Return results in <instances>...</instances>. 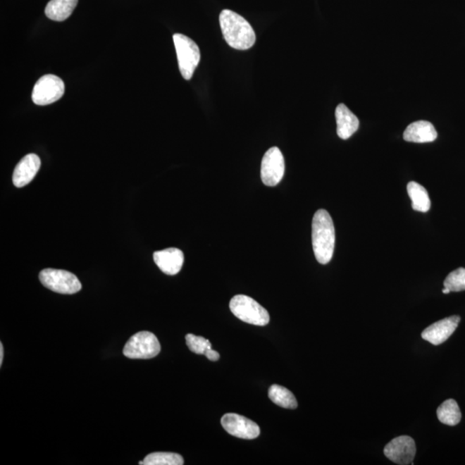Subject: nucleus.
Masks as SVG:
<instances>
[{
    "label": "nucleus",
    "instance_id": "1",
    "mask_svg": "<svg viewBox=\"0 0 465 465\" xmlns=\"http://www.w3.org/2000/svg\"><path fill=\"white\" fill-rule=\"evenodd\" d=\"M312 245L316 261L326 265L331 261L335 246V230L333 219L325 209H319L313 217Z\"/></svg>",
    "mask_w": 465,
    "mask_h": 465
},
{
    "label": "nucleus",
    "instance_id": "2",
    "mask_svg": "<svg viewBox=\"0 0 465 465\" xmlns=\"http://www.w3.org/2000/svg\"><path fill=\"white\" fill-rule=\"evenodd\" d=\"M225 41L232 49H249L255 44L253 27L242 16L230 10H223L219 18Z\"/></svg>",
    "mask_w": 465,
    "mask_h": 465
},
{
    "label": "nucleus",
    "instance_id": "3",
    "mask_svg": "<svg viewBox=\"0 0 465 465\" xmlns=\"http://www.w3.org/2000/svg\"><path fill=\"white\" fill-rule=\"evenodd\" d=\"M230 308L231 312L244 323L255 326H266L269 323L268 311L258 302L245 294H237L232 297Z\"/></svg>",
    "mask_w": 465,
    "mask_h": 465
},
{
    "label": "nucleus",
    "instance_id": "4",
    "mask_svg": "<svg viewBox=\"0 0 465 465\" xmlns=\"http://www.w3.org/2000/svg\"><path fill=\"white\" fill-rule=\"evenodd\" d=\"M174 45H175L178 68L181 75L186 80H190L193 76L200 61V49L192 39L183 34L173 35Z\"/></svg>",
    "mask_w": 465,
    "mask_h": 465
},
{
    "label": "nucleus",
    "instance_id": "5",
    "mask_svg": "<svg viewBox=\"0 0 465 465\" xmlns=\"http://www.w3.org/2000/svg\"><path fill=\"white\" fill-rule=\"evenodd\" d=\"M161 352V344L153 333L142 331L135 333L123 348V354L131 359H149Z\"/></svg>",
    "mask_w": 465,
    "mask_h": 465
},
{
    "label": "nucleus",
    "instance_id": "6",
    "mask_svg": "<svg viewBox=\"0 0 465 465\" xmlns=\"http://www.w3.org/2000/svg\"><path fill=\"white\" fill-rule=\"evenodd\" d=\"M39 279L46 289L56 293L72 294L79 292L82 288L75 275L68 271L44 269L39 274Z\"/></svg>",
    "mask_w": 465,
    "mask_h": 465
},
{
    "label": "nucleus",
    "instance_id": "7",
    "mask_svg": "<svg viewBox=\"0 0 465 465\" xmlns=\"http://www.w3.org/2000/svg\"><path fill=\"white\" fill-rule=\"evenodd\" d=\"M65 84L61 78L53 75L42 76L35 85L32 100L37 106H49L64 95Z\"/></svg>",
    "mask_w": 465,
    "mask_h": 465
},
{
    "label": "nucleus",
    "instance_id": "8",
    "mask_svg": "<svg viewBox=\"0 0 465 465\" xmlns=\"http://www.w3.org/2000/svg\"><path fill=\"white\" fill-rule=\"evenodd\" d=\"M285 163L280 149L271 147L261 162V180L266 186H276L285 175Z\"/></svg>",
    "mask_w": 465,
    "mask_h": 465
},
{
    "label": "nucleus",
    "instance_id": "9",
    "mask_svg": "<svg viewBox=\"0 0 465 465\" xmlns=\"http://www.w3.org/2000/svg\"><path fill=\"white\" fill-rule=\"evenodd\" d=\"M383 452L388 459L395 464H410L416 457V442L409 436H399L386 445Z\"/></svg>",
    "mask_w": 465,
    "mask_h": 465
},
{
    "label": "nucleus",
    "instance_id": "10",
    "mask_svg": "<svg viewBox=\"0 0 465 465\" xmlns=\"http://www.w3.org/2000/svg\"><path fill=\"white\" fill-rule=\"evenodd\" d=\"M225 431L243 440H254L259 436L261 429L253 421L236 414H226L222 418Z\"/></svg>",
    "mask_w": 465,
    "mask_h": 465
},
{
    "label": "nucleus",
    "instance_id": "11",
    "mask_svg": "<svg viewBox=\"0 0 465 465\" xmlns=\"http://www.w3.org/2000/svg\"><path fill=\"white\" fill-rule=\"evenodd\" d=\"M460 320L459 316H452L437 321L422 332V339L428 341L434 346L444 343L455 332Z\"/></svg>",
    "mask_w": 465,
    "mask_h": 465
},
{
    "label": "nucleus",
    "instance_id": "12",
    "mask_svg": "<svg viewBox=\"0 0 465 465\" xmlns=\"http://www.w3.org/2000/svg\"><path fill=\"white\" fill-rule=\"evenodd\" d=\"M40 166L41 160L37 154H30L23 157L14 170L13 181L16 187L21 188L30 183Z\"/></svg>",
    "mask_w": 465,
    "mask_h": 465
},
{
    "label": "nucleus",
    "instance_id": "13",
    "mask_svg": "<svg viewBox=\"0 0 465 465\" xmlns=\"http://www.w3.org/2000/svg\"><path fill=\"white\" fill-rule=\"evenodd\" d=\"M184 254L180 249L175 247L157 251L154 254V261L166 275H176L180 273L184 265Z\"/></svg>",
    "mask_w": 465,
    "mask_h": 465
},
{
    "label": "nucleus",
    "instance_id": "14",
    "mask_svg": "<svg viewBox=\"0 0 465 465\" xmlns=\"http://www.w3.org/2000/svg\"><path fill=\"white\" fill-rule=\"evenodd\" d=\"M335 118L337 135L340 138L347 140L359 130L358 118L344 104H340L336 107Z\"/></svg>",
    "mask_w": 465,
    "mask_h": 465
},
{
    "label": "nucleus",
    "instance_id": "15",
    "mask_svg": "<svg viewBox=\"0 0 465 465\" xmlns=\"http://www.w3.org/2000/svg\"><path fill=\"white\" fill-rule=\"evenodd\" d=\"M438 133L435 128L428 121H417L411 123L403 133L406 142L426 143L435 141Z\"/></svg>",
    "mask_w": 465,
    "mask_h": 465
},
{
    "label": "nucleus",
    "instance_id": "16",
    "mask_svg": "<svg viewBox=\"0 0 465 465\" xmlns=\"http://www.w3.org/2000/svg\"><path fill=\"white\" fill-rule=\"evenodd\" d=\"M79 0H51L45 8L46 17L51 20L62 22L75 11Z\"/></svg>",
    "mask_w": 465,
    "mask_h": 465
},
{
    "label": "nucleus",
    "instance_id": "17",
    "mask_svg": "<svg viewBox=\"0 0 465 465\" xmlns=\"http://www.w3.org/2000/svg\"><path fill=\"white\" fill-rule=\"evenodd\" d=\"M407 190H408L410 199L412 200L413 209L418 212H428L431 208V201L423 186L412 181L409 182Z\"/></svg>",
    "mask_w": 465,
    "mask_h": 465
},
{
    "label": "nucleus",
    "instance_id": "18",
    "mask_svg": "<svg viewBox=\"0 0 465 465\" xmlns=\"http://www.w3.org/2000/svg\"><path fill=\"white\" fill-rule=\"evenodd\" d=\"M437 416L441 423L451 426L459 424L462 418L459 407L453 399L442 403L438 408Z\"/></svg>",
    "mask_w": 465,
    "mask_h": 465
},
{
    "label": "nucleus",
    "instance_id": "19",
    "mask_svg": "<svg viewBox=\"0 0 465 465\" xmlns=\"http://www.w3.org/2000/svg\"><path fill=\"white\" fill-rule=\"evenodd\" d=\"M268 397L275 404L285 409H294L297 408L296 397L286 388L280 385H271L268 390Z\"/></svg>",
    "mask_w": 465,
    "mask_h": 465
},
{
    "label": "nucleus",
    "instance_id": "20",
    "mask_svg": "<svg viewBox=\"0 0 465 465\" xmlns=\"http://www.w3.org/2000/svg\"><path fill=\"white\" fill-rule=\"evenodd\" d=\"M184 459L178 453L173 452H154L147 455L142 465H182L184 464Z\"/></svg>",
    "mask_w": 465,
    "mask_h": 465
},
{
    "label": "nucleus",
    "instance_id": "21",
    "mask_svg": "<svg viewBox=\"0 0 465 465\" xmlns=\"http://www.w3.org/2000/svg\"><path fill=\"white\" fill-rule=\"evenodd\" d=\"M444 286L453 292L465 290V269L460 267V268L452 271L445 278Z\"/></svg>",
    "mask_w": 465,
    "mask_h": 465
},
{
    "label": "nucleus",
    "instance_id": "22",
    "mask_svg": "<svg viewBox=\"0 0 465 465\" xmlns=\"http://www.w3.org/2000/svg\"><path fill=\"white\" fill-rule=\"evenodd\" d=\"M186 344L190 350L197 354H205L209 349L212 348V345L207 339L204 337L197 336L189 333L185 336Z\"/></svg>",
    "mask_w": 465,
    "mask_h": 465
},
{
    "label": "nucleus",
    "instance_id": "23",
    "mask_svg": "<svg viewBox=\"0 0 465 465\" xmlns=\"http://www.w3.org/2000/svg\"><path fill=\"white\" fill-rule=\"evenodd\" d=\"M204 355L207 356V359L211 360V361H217V360L220 359V355L218 352L212 350V348L209 349V350L206 352H205Z\"/></svg>",
    "mask_w": 465,
    "mask_h": 465
},
{
    "label": "nucleus",
    "instance_id": "24",
    "mask_svg": "<svg viewBox=\"0 0 465 465\" xmlns=\"http://www.w3.org/2000/svg\"><path fill=\"white\" fill-rule=\"evenodd\" d=\"M4 359V347L3 344L0 343V366H2Z\"/></svg>",
    "mask_w": 465,
    "mask_h": 465
},
{
    "label": "nucleus",
    "instance_id": "25",
    "mask_svg": "<svg viewBox=\"0 0 465 465\" xmlns=\"http://www.w3.org/2000/svg\"><path fill=\"white\" fill-rule=\"evenodd\" d=\"M442 292H443L444 294H449L450 292H452L448 288H445H445L443 290H442Z\"/></svg>",
    "mask_w": 465,
    "mask_h": 465
}]
</instances>
